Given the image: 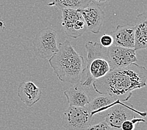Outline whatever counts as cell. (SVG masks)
Returning <instances> with one entry per match:
<instances>
[{"label":"cell","mask_w":147,"mask_h":130,"mask_svg":"<svg viewBox=\"0 0 147 130\" xmlns=\"http://www.w3.org/2000/svg\"><path fill=\"white\" fill-rule=\"evenodd\" d=\"M145 67L132 63L125 68L113 69L106 76L93 83L92 88L98 94H106L121 101H127L136 90L146 85Z\"/></svg>","instance_id":"cell-1"},{"label":"cell","mask_w":147,"mask_h":130,"mask_svg":"<svg viewBox=\"0 0 147 130\" xmlns=\"http://www.w3.org/2000/svg\"><path fill=\"white\" fill-rule=\"evenodd\" d=\"M58 46L57 52L49 59V64L59 81L73 85L78 83L85 67L84 58L68 40L59 43Z\"/></svg>","instance_id":"cell-2"},{"label":"cell","mask_w":147,"mask_h":130,"mask_svg":"<svg viewBox=\"0 0 147 130\" xmlns=\"http://www.w3.org/2000/svg\"><path fill=\"white\" fill-rule=\"evenodd\" d=\"M87 60L79 83L83 88L92 87L93 83L106 76L112 70L102 46L98 42L88 41L85 44Z\"/></svg>","instance_id":"cell-3"},{"label":"cell","mask_w":147,"mask_h":130,"mask_svg":"<svg viewBox=\"0 0 147 130\" xmlns=\"http://www.w3.org/2000/svg\"><path fill=\"white\" fill-rule=\"evenodd\" d=\"M33 52L37 57L50 59L57 52V32L51 27L40 30L32 41Z\"/></svg>","instance_id":"cell-4"},{"label":"cell","mask_w":147,"mask_h":130,"mask_svg":"<svg viewBox=\"0 0 147 130\" xmlns=\"http://www.w3.org/2000/svg\"><path fill=\"white\" fill-rule=\"evenodd\" d=\"M93 117L87 106H68L61 117V124L66 130H86L92 125Z\"/></svg>","instance_id":"cell-5"},{"label":"cell","mask_w":147,"mask_h":130,"mask_svg":"<svg viewBox=\"0 0 147 130\" xmlns=\"http://www.w3.org/2000/svg\"><path fill=\"white\" fill-rule=\"evenodd\" d=\"M135 114L146 117V112L138 111L127 101H119L111 106L103 116L104 121L113 129H120L123 123L135 118Z\"/></svg>","instance_id":"cell-6"},{"label":"cell","mask_w":147,"mask_h":130,"mask_svg":"<svg viewBox=\"0 0 147 130\" xmlns=\"http://www.w3.org/2000/svg\"><path fill=\"white\" fill-rule=\"evenodd\" d=\"M62 13L61 26L68 37L77 38L85 33V22L78 9H61Z\"/></svg>","instance_id":"cell-7"},{"label":"cell","mask_w":147,"mask_h":130,"mask_svg":"<svg viewBox=\"0 0 147 130\" xmlns=\"http://www.w3.org/2000/svg\"><path fill=\"white\" fill-rule=\"evenodd\" d=\"M107 55L112 69L127 67L138 61L136 51L134 49L112 45L108 48Z\"/></svg>","instance_id":"cell-8"},{"label":"cell","mask_w":147,"mask_h":130,"mask_svg":"<svg viewBox=\"0 0 147 130\" xmlns=\"http://www.w3.org/2000/svg\"><path fill=\"white\" fill-rule=\"evenodd\" d=\"M85 21L86 30L98 34L103 23L105 14L99 6L91 2L85 8L78 9Z\"/></svg>","instance_id":"cell-9"},{"label":"cell","mask_w":147,"mask_h":130,"mask_svg":"<svg viewBox=\"0 0 147 130\" xmlns=\"http://www.w3.org/2000/svg\"><path fill=\"white\" fill-rule=\"evenodd\" d=\"M113 38V46L134 49L135 46L134 26L118 24L110 34Z\"/></svg>","instance_id":"cell-10"},{"label":"cell","mask_w":147,"mask_h":130,"mask_svg":"<svg viewBox=\"0 0 147 130\" xmlns=\"http://www.w3.org/2000/svg\"><path fill=\"white\" fill-rule=\"evenodd\" d=\"M18 96L27 107H32L42 96V91L32 82H23L18 87Z\"/></svg>","instance_id":"cell-11"},{"label":"cell","mask_w":147,"mask_h":130,"mask_svg":"<svg viewBox=\"0 0 147 130\" xmlns=\"http://www.w3.org/2000/svg\"><path fill=\"white\" fill-rule=\"evenodd\" d=\"M120 100L113 96L106 94H101L90 100L88 107L92 117L102 118L111 106Z\"/></svg>","instance_id":"cell-12"},{"label":"cell","mask_w":147,"mask_h":130,"mask_svg":"<svg viewBox=\"0 0 147 130\" xmlns=\"http://www.w3.org/2000/svg\"><path fill=\"white\" fill-rule=\"evenodd\" d=\"M134 50H146L147 48V13L139 14L135 19L134 26Z\"/></svg>","instance_id":"cell-13"},{"label":"cell","mask_w":147,"mask_h":130,"mask_svg":"<svg viewBox=\"0 0 147 130\" xmlns=\"http://www.w3.org/2000/svg\"><path fill=\"white\" fill-rule=\"evenodd\" d=\"M64 94L69 106H87L90 101L85 88L80 84H74L64 91Z\"/></svg>","instance_id":"cell-14"},{"label":"cell","mask_w":147,"mask_h":130,"mask_svg":"<svg viewBox=\"0 0 147 130\" xmlns=\"http://www.w3.org/2000/svg\"><path fill=\"white\" fill-rule=\"evenodd\" d=\"M91 2L92 0H53L49 3L48 5L56 6L59 9L63 8L80 9L85 8Z\"/></svg>","instance_id":"cell-15"},{"label":"cell","mask_w":147,"mask_h":130,"mask_svg":"<svg viewBox=\"0 0 147 130\" xmlns=\"http://www.w3.org/2000/svg\"><path fill=\"white\" fill-rule=\"evenodd\" d=\"M140 122L145 123L146 121L142 118H134L131 119H127L121 125V128L122 130H134L135 128V125L138 124Z\"/></svg>","instance_id":"cell-16"},{"label":"cell","mask_w":147,"mask_h":130,"mask_svg":"<svg viewBox=\"0 0 147 130\" xmlns=\"http://www.w3.org/2000/svg\"><path fill=\"white\" fill-rule=\"evenodd\" d=\"M86 130H113L109 125L107 124V123L103 121L99 122L98 123L95 125H91Z\"/></svg>","instance_id":"cell-17"},{"label":"cell","mask_w":147,"mask_h":130,"mask_svg":"<svg viewBox=\"0 0 147 130\" xmlns=\"http://www.w3.org/2000/svg\"><path fill=\"white\" fill-rule=\"evenodd\" d=\"M113 40L111 35L104 34L100 38V44L104 48H109L113 45Z\"/></svg>","instance_id":"cell-18"},{"label":"cell","mask_w":147,"mask_h":130,"mask_svg":"<svg viewBox=\"0 0 147 130\" xmlns=\"http://www.w3.org/2000/svg\"><path fill=\"white\" fill-rule=\"evenodd\" d=\"M110 1V0H92V2L100 6L107 5V3H109Z\"/></svg>","instance_id":"cell-19"}]
</instances>
